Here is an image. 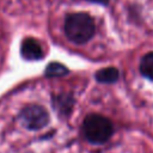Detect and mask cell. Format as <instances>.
<instances>
[{
	"mask_svg": "<svg viewBox=\"0 0 153 153\" xmlns=\"http://www.w3.org/2000/svg\"><path fill=\"white\" fill-rule=\"evenodd\" d=\"M139 68H140L141 74L145 78L153 81V51L147 53L146 55L142 56Z\"/></svg>",
	"mask_w": 153,
	"mask_h": 153,
	"instance_id": "cell-8",
	"label": "cell"
},
{
	"mask_svg": "<svg viewBox=\"0 0 153 153\" xmlns=\"http://www.w3.org/2000/svg\"><path fill=\"white\" fill-rule=\"evenodd\" d=\"M118 76H120V72L115 67L102 68V69L97 71L94 74L96 80L102 84H114L118 80Z\"/></svg>",
	"mask_w": 153,
	"mask_h": 153,
	"instance_id": "cell-6",
	"label": "cell"
},
{
	"mask_svg": "<svg viewBox=\"0 0 153 153\" xmlns=\"http://www.w3.org/2000/svg\"><path fill=\"white\" fill-rule=\"evenodd\" d=\"M69 73L68 68L60 62H50L44 69V76L47 78H61Z\"/></svg>",
	"mask_w": 153,
	"mask_h": 153,
	"instance_id": "cell-7",
	"label": "cell"
},
{
	"mask_svg": "<svg viewBox=\"0 0 153 153\" xmlns=\"http://www.w3.org/2000/svg\"><path fill=\"white\" fill-rule=\"evenodd\" d=\"M88 1L93 2V4H99V5H103V6H106L110 0H88Z\"/></svg>",
	"mask_w": 153,
	"mask_h": 153,
	"instance_id": "cell-9",
	"label": "cell"
},
{
	"mask_svg": "<svg viewBox=\"0 0 153 153\" xmlns=\"http://www.w3.org/2000/svg\"><path fill=\"white\" fill-rule=\"evenodd\" d=\"M19 121L29 130H39L49 123L48 111L38 104H30L24 106L19 112Z\"/></svg>",
	"mask_w": 153,
	"mask_h": 153,
	"instance_id": "cell-3",
	"label": "cell"
},
{
	"mask_svg": "<svg viewBox=\"0 0 153 153\" xmlns=\"http://www.w3.org/2000/svg\"><path fill=\"white\" fill-rule=\"evenodd\" d=\"M81 129L85 139L96 145L106 142L114 133L112 122L108 117L99 114L87 115L82 121Z\"/></svg>",
	"mask_w": 153,
	"mask_h": 153,
	"instance_id": "cell-2",
	"label": "cell"
},
{
	"mask_svg": "<svg viewBox=\"0 0 153 153\" xmlns=\"http://www.w3.org/2000/svg\"><path fill=\"white\" fill-rule=\"evenodd\" d=\"M20 55L23 59L29 60V61H37L42 60L44 56L43 48L41 43L32 38V37H26L23 39L20 44Z\"/></svg>",
	"mask_w": 153,
	"mask_h": 153,
	"instance_id": "cell-4",
	"label": "cell"
},
{
	"mask_svg": "<svg viewBox=\"0 0 153 153\" xmlns=\"http://www.w3.org/2000/svg\"><path fill=\"white\" fill-rule=\"evenodd\" d=\"M63 30L66 37L75 44L87 43L96 32L93 18L86 12H73L65 17Z\"/></svg>",
	"mask_w": 153,
	"mask_h": 153,
	"instance_id": "cell-1",
	"label": "cell"
},
{
	"mask_svg": "<svg viewBox=\"0 0 153 153\" xmlns=\"http://www.w3.org/2000/svg\"><path fill=\"white\" fill-rule=\"evenodd\" d=\"M53 108L55 109V111L59 114L60 117L62 118H67L69 117L73 106H74V98L72 94L69 93H59V94H54L53 96Z\"/></svg>",
	"mask_w": 153,
	"mask_h": 153,
	"instance_id": "cell-5",
	"label": "cell"
}]
</instances>
